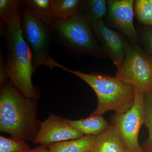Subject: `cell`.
Instances as JSON below:
<instances>
[{"mask_svg": "<svg viewBox=\"0 0 152 152\" xmlns=\"http://www.w3.org/2000/svg\"><path fill=\"white\" fill-rule=\"evenodd\" d=\"M1 87L0 131L33 142L42 124L37 117V100L25 96L12 83Z\"/></svg>", "mask_w": 152, "mask_h": 152, "instance_id": "6da1fadb", "label": "cell"}, {"mask_svg": "<svg viewBox=\"0 0 152 152\" xmlns=\"http://www.w3.org/2000/svg\"><path fill=\"white\" fill-rule=\"evenodd\" d=\"M21 23L20 14L7 25L8 76L12 83L25 96L37 100L39 94L32 81L35 70L32 54L23 37Z\"/></svg>", "mask_w": 152, "mask_h": 152, "instance_id": "7a4b0ae2", "label": "cell"}, {"mask_svg": "<svg viewBox=\"0 0 152 152\" xmlns=\"http://www.w3.org/2000/svg\"><path fill=\"white\" fill-rule=\"evenodd\" d=\"M58 67L78 77L94 91L97 98L98 104L91 115H103L110 111H114L116 115H122L127 112L134 104V90L116 76L96 72L86 73L69 69L60 64Z\"/></svg>", "mask_w": 152, "mask_h": 152, "instance_id": "3957f363", "label": "cell"}, {"mask_svg": "<svg viewBox=\"0 0 152 152\" xmlns=\"http://www.w3.org/2000/svg\"><path fill=\"white\" fill-rule=\"evenodd\" d=\"M53 23L61 40L71 48L96 58L103 56L91 25L81 13L67 20H55Z\"/></svg>", "mask_w": 152, "mask_h": 152, "instance_id": "277c9868", "label": "cell"}, {"mask_svg": "<svg viewBox=\"0 0 152 152\" xmlns=\"http://www.w3.org/2000/svg\"><path fill=\"white\" fill-rule=\"evenodd\" d=\"M116 76L135 91L144 94L152 91V57L138 43L128 39L124 64Z\"/></svg>", "mask_w": 152, "mask_h": 152, "instance_id": "5b68a950", "label": "cell"}, {"mask_svg": "<svg viewBox=\"0 0 152 152\" xmlns=\"http://www.w3.org/2000/svg\"><path fill=\"white\" fill-rule=\"evenodd\" d=\"M22 15V34L32 54L35 70L42 65L50 69L57 67L58 63L49 55L51 35L49 25L34 17L26 8Z\"/></svg>", "mask_w": 152, "mask_h": 152, "instance_id": "8992f818", "label": "cell"}, {"mask_svg": "<svg viewBox=\"0 0 152 152\" xmlns=\"http://www.w3.org/2000/svg\"><path fill=\"white\" fill-rule=\"evenodd\" d=\"M135 91V90H134ZM144 94L135 91V99L132 106L122 115H115L113 118V125L129 152H143L139 142V135L145 122Z\"/></svg>", "mask_w": 152, "mask_h": 152, "instance_id": "52a82bcc", "label": "cell"}, {"mask_svg": "<svg viewBox=\"0 0 152 152\" xmlns=\"http://www.w3.org/2000/svg\"><path fill=\"white\" fill-rule=\"evenodd\" d=\"M107 20L110 26L129 40L138 43L140 37L134 24V0H108Z\"/></svg>", "mask_w": 152, "mask_h": 152, "instance_id": "ba28073f", "label": "cell"}, {"mask_svg": "<svg viewBox=\"0 0 152 152\" xmlns=\"http://www.w3.org/2000/svg\"><path fill=\"white\" fill-rule=\"evenodd\" d=\"M91 24L96 38L101 45L103 53L111 59L118 70H119L124 61L128 39L121 33L109 28L103 20Z\"/></svg>", "mask_w": 152, "mask_h": 152, "instance_id": "9c48e42d", "label": "cell"}, {"mask_svg": "<svg viewBox=\"0 0 152 152\" xmlns=\"http://www.w3.org/2000/svg\"><path fill=\"white\" fill-rule=\"evenodd\" d=\"M83 135L70 126L65 119L54 114H50L42 122L33 143L45 145L82 137Z\"/></svg>", "mask_w": 152, "mask_h": 152, "instance_id": "30bf717a", "label": "cell"}, {"mask_svg": "<svg viewBox=\"0 0 152 152\" xmlns=\"http://www.w3.org/2000/svg\"><path fill=\"white\" fill-rule=\"evenodd\" d=\"M89 152H129L116 129L113 124L96 136V141Z\"/></svg>", "mask_w": 152, "mask_h": 152, "instance_id": "8fae6325", "label": "cell"}, {"mask_svg": "<svg viewBox=\"0 0 152 152\" xmlns=\"http://www.w3.org/2000/svg\"><path fill=\"white\" fill-rule=\"evenodd\" d=\"M65 121L70 126L84 136H97L105 131L110 126L102 115H90L80 120L65 119Z\"/></svg>", "mask_w": 152, "mask_h": 152, "instance_id": "7c38bea8", "label": "cell"}, {"mask_svg": "<svg viewBox=\"0 0 152 152\" xmlns=\"http://www.w3.org/2000/svg\"><path fill=\"white\" fill-rule=\"evenodd\" d=\"M96 136L86 135L48 145L50 152H89L96 141Z\"/></svg>", "mask_w": 152, "mask_h": 152, "instance_id": "4fadbf2b", "label": "cell"}, {"mask_svg": "<svg viewBox=\"0 0 152 152\" xmlns=\"http://www.w3.org/2000/svg\"><path fill=\"white\" fill-rule=\"evenodd\" d=\"M83 1L51 0L55 20H67L82 12Z\"/></svg>", "mask_w": 152, "mask_h": 152, "instance_id": "5bb4252c", "label": "cell"}, {"mask_svg": "<svg viewBox=\"0 0 152 152\" xmlns=\"http://www.w3.org/2000/svg\"><path fill=\"white\" fill-rule=\"evenodd\" d=\"M22 2L34 17L43 23L49 25L54 21L51 0H26Z\"/></svg>", "mask_w": 152, "mask_h": 152, "instance_id": "9a60e30c", "label": "cell"}, {"mask_svg": "<svg viewBox=\"0 0 152 152\" xmlns=\"http://www.w3.org/2000/svg\"><path fill=\"white\" fill-rule=\"evenodd\" d=\"M108 5L105 0L83 1L81 14L90 23L102 20L107 15Z\"/></svg>", "mask_w": 152, "mask_h": 152, "instance_id": "2e32d148", "label": "cell"}, {"mask_svg": "<svg viewBox=\"0 0 152 152\" xmlns=\"http://www.w3.org/2000/svg\"><path fill=\"white\" fill-rule=\"evenodd\" d=\"M144 102L145 113L144 125L148 129V137L141 147L144 152H152V91L144 94Z\"/></svg>", "mask_w": 152, "mask_h": 152, "instance_id": "e0dca14e", "label": "cell"}, {"mask_svg": "<svg viewBox=\"0 0 152 152\" xmlns=\"http://www.w3.org/2000/svg\"><path fill=\"white\" fill-rule=\"evenodd\" d=\"M18 0H1L0 1V18L2 21L7 25L20 12V3Z\"/></svg>", "mask_w": 152, "mask_h": 152, "instance_id": "ac0fdd59", "label": "cell"}, {"mask_svg": "<svg viewBox=\"0 0 152 152\" xmlns=\"http://www.w3.org/2000/svg\"><path fill=\"white\" fill-rule=\"evenodd\" d=\"M134 14L141 23L152 27V6L149 0L134 1Z\"/></svg>", "mask_w": 152, "mask_h": 152, "instance_id": "d6986e66", "label": "cell"}, {"mask_svg": "<svg viewBox=\"0 0 152 152\" xmlns=\"http://www.w3.org/2000/svg\"><path fill=\"white\" fill-rule=\"evenodd\" d=\"M30 150L25 141L0 136V152H28Z\"/></svg>", "mask_w": 152, "mask_h": 152, "instance_id": "ffe728a7", "label": "cell"}, {"mask_svg": "<svg viewBox=\"0 0 152 152\" xmlns=\"http://www.w3.org/2000/svg\"><path fill=\"white\" fill-rule=\"evenodd\" d=\"M137 30L144 50L152 57V27L147 26L139 27Z\"/></svg>", "mask_w": 152, "mask_h": 152, "instance_id": "44dd1931", "label": "cell"}, {"mask_svg": "<svg viewBox=\"0 0 152 152\" xmlns=\"http://www.w3.org/2000/svg\"><path fill=\"white\" fill-rule=\"evenodd\" d=\"M8 77V76L6 64L4 62L3 57L1 56L0 61V84L1 87L5 83Z\"/></svg>", "mask_w": 152, "mask_h": 152, "instance_id": "7402d4cb", "label": "cell"}, {"mask_svg": "<svg viewBox=\"0 0 152 152\" xmlns=\"http://www.w3.org/2000/svg\"><path fill=\"white\" fill-rule=\"evenodd\" d=\"M28 152H50L48 148V146L45 145H40L39 146L31 149Z\"/></svg>", "mask_w": 152, "mask_h": 152, "instance_id": "603a6c76", "label": "cell"}, {"mask_svg": "<svg viewBox=\"0 0 152 152\" xmlns=\"http://www.w3.org/2000/svg\"><path fill=\"white\" fill-rule=\"evenodd\" d=\"M149 1L150 2V3H151V4L152 6V0H149Z\"/></svg>", "mask_w": 152, "mask_h": 152, "instance_id": "cb8c5ba5", "label": "cell"}, {"mask_svg": "<svg viewBox=\"0 0 152 152\" xmlns=\"http://www.w3.org/2000/svg\"><path fill=\"white\" fill-rule=\"evenodd\" d=\"M143 152H145L143 151Z\"/></svg>", "mask_w": 152, "mask_h": 152, "instance_id": "d4e9b609", "label": "cell"}]
</instances>
